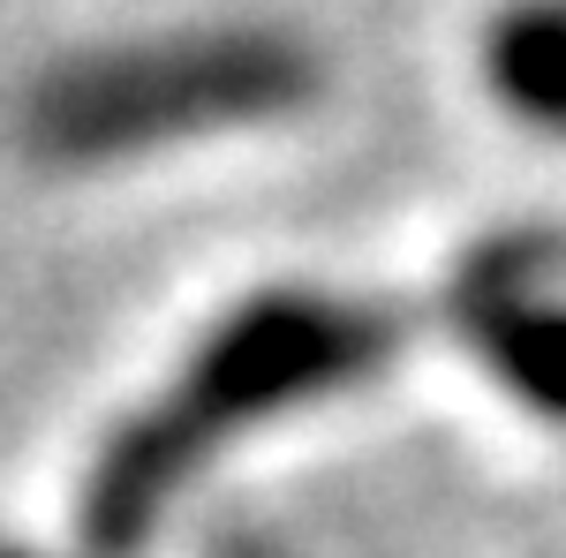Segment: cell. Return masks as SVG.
<instances>
[{
  "mask_svg": "<svg viewBox=\"0 0 566 558\" xmlns=\"http://www.w3.org/2000/svg\"><path fill=\"white\" fill-rule=\"evenodd\" d=\"M0 558H53V551H31V544H0Z\"/></svg>",
  "mask_w": 566,
  "mask_h": 558,
  "instance_id": "5",
  "label": "cell"
},
{
  "mask_svg": "<svg viewBox=\"0 0 566 558\" xmlns=\"http://www.w3.org/2000/svg\"><path fill=\"white\" fill-rule=\"evenodd\" d=\"M461 340L506 386L514 408L566 430V264L544 242H506L461 264Z\"/></svg>",
  "mask_w": 566,
  "mask_h": 558,
  "instance_id": "3",
  "label": "cell"
},
{
  "mask_svg": "<svg viewBox=\"0 0 566 558\" xmlns=\"http://www.w3.org/2000/svg\"><path fill=\"white\" fill-rule=\"evenodd\" d=\"M392 347L400 309L355 287L272 280L212 309L175 362L91 438L69 506L76 558H144L159 520L205 483L219 453L370 386Z\"/></svg>",
  "mask_w": 566,
  "mask_h": 558,
  "instance_id": "1",
  "label": "cell"
},
{
  "mask_svg": "<svg viewBox=\"0 0 566 558\" xmlns=\"http://www.w3.org/2000/svg\"><path fill=\"white\" fill-rule=\"evenodd\" d=\"M476 76L514 114V129L566 136V8L491 15L476 45Z\"/></svg>",
  "mask_w": 566,
  "mask_h": 558,
  "instance_id": "4",
  "label": "cell"
},
{
  "mask_svg": "<svg viewBox=\"0 0 566 558\" xmlns=\"http://www.w3.org/2000/svg\"><path fill=\"white\" fill-rule=\"evenodd\" d=\"M325 98V53L295 23H159L136 39L53 53L15 91L31 167L114 173L197 144L287 129Z\"/></svg>",
  "mask_w": 566,
  "mask_h": 558,
  "instance_id": "2",
  "label": "cell"
}]
</instances>
